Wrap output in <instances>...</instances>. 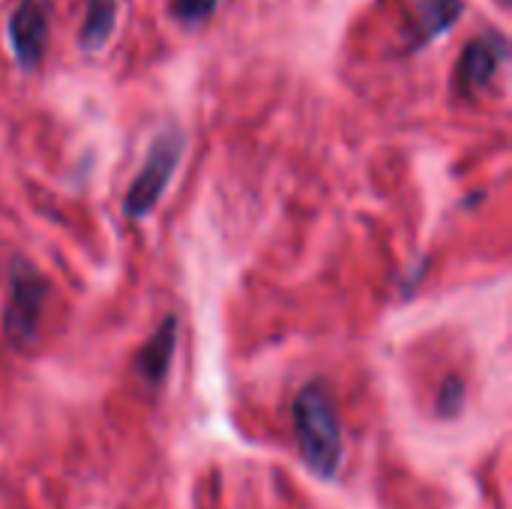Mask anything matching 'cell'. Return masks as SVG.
<instances>
[{
  "mask_svg": "<svg viewBox=\"0 0 512 509\" xmlns=\"http://www.w3.org/2000/svg\"><path fill=\"white\" fill-rule=\"evenodd\" d=\"M291 420H294V438L300 459L309 465L312 474L330 480L342 468V426L336 405L321 381H309L294 405H291Z\"/></svg>",
  "mask_w": 512,
  "mask_h": 509,
  "instance_id": "6da1fadb",
  "label": "cell"
},
{
  "mask_svg": "<svg viewBox=\"0 0 512 509\" xmlns=\"http://www.w3.org/2000/svg\"><path fill=\"white\" fill-rule=\"evenodd\" d=\"M183 147H186V138L177 126H168L153 138L138 177L126 189V198H123L126 219L141 222L147 213H153V207L165 195V189H168V183H171V177L183 159Z\"/></svg>",
  "mask_w": 512,
  "mask_h": 509,
  "instance_id": "7a4b0ae2",
  "label": "cell"
},
{
  "mask_svg": "<svg viewBox=\"0 0 512 509\" xmlns=\"http://www.w3.org/2000/svg\"><path fill=\"white\" fill-rule=\"evenodd\" d=\"M48 282L24 261L9 270V294L3 303V336L15 351H27L39 336V321L48 300Z\"/></svg>",
  "mask_w": 512,
  "mask_h": 509,
  "instance_id": "3957f363",
  "label": "cell"
},
{
  "mask_svg": "<svg viewBox=\"0 0 512 509\" xmlns=\"http://www.w3.org/2000/svg\"><path fill=\"white\" fill-rule=\"evenodd\" d=\"M48 24H51V3L48 0H21L9 15L6 36L15 63L24 72H33L42 63L48 45Z\"/></svg>",
  "mask_w": 512,
  "mask_h": 509,
  "instance_id": "277c9868",
  "label": "cell"
},
{
  "mask_svg": "<svg viewBox=\"0 0 512 509\" xmlns=\"http://www.w3.org/2000/svg\"><path fill=\"white\" fill-rule=\"evenodd\" d=\"M507 60V39L501 33H483L465 45L456 63V84L465 96H477L492 84L501 63Z\"/></svg>",
  "mask_w": 512,
  "mask_h": 509,
  "instance_id": "5b68a950",
  "label": "cell"
},
{
  "mask_svg": "<svg viewBox=\"0 0 512 509\" xmlns=\"http://www.w3.org/2000/svg\"><path fill=\"white\" fill-rule=\"evenodd\" d=\"M174 348H177V318L168 315V318L153 330V336L144 342V348H141L138 357H135V372H138V378H141L147 387H159V384H162V378H165L168 369H171Z\"/></svg>",
  "mask_w": 512,
  "mask_h": 509,
  "instance_id": "8992f818",
  "label": "cell"
},
{
  "mask_svg": "<svg viewBox=\"0 0 512 509\" xmlns=\"http://www.w3.org/2000/svg\"><path fill=\"white\" fill-rule=\"evenodd\" d=\"M465 12V0H420L411 24V51L426 48L438 36H444Z\"/></svg>",
  "mask_w": 512,
  "mask_h": 509,
  "instance_id": "52a82bcc",
  "label": "cell"
},
{
  "mask_svg": "<svg viewBox=\"0 0 512 509\" xmlns=\"http://www.w3.org/2000/svg\"><path fill=\"white\" fill-rule=\"evenodd\" d=\"M117 3L120 0H87V12H84V24L78 33V45L87 54H96L114 30L117 21Z\"/></svg>",
  "mask_w": 512,
  "mask_h": 509,
  "instance_id": "ba28073f",
  "label": "cell"
},
{
  "mask_svg": "<svg viewBox=\"0 0 512 509\" xmlns=\"http://www.w3.org/2000/svg\"><path fill=\"white\" fill-rule=\"evenodd\" d=\"M462 408H465V384H462V378L450 375V378L444 381L441 393H438L435 411H438V417H444V420H456V417L462 414Z\"/></svg>",
  "mask_w": 512,
  "mask_h": 509,
  "instance_id": "9c48e42d",
  "label": "cell"
},
{
  "mask_svg": "<svg viewBox=\"0 0 512 509\" xmlns=\"http://www.w3.org/2000/svg\"><path fill=\"white\" fill-rule=\"evenodd\" d=\"M219 0H174V18L186 27L204 24L213 12H216Z\"/></svg>",
  "mask_w": 512,
  "mask_h": 509,
  "instance_id": "30bf717a",
  "label": "cell"
},
{
  "mask_svg": "<svg viewBox=\"0 0 512 509\" xmlns=\"http://www.w3.org/2000/svg\"><path fill=\"white\" fill-rule=\"evenodd\" d=\"M501 3H507V0H501Z\"/></svg>",
  "mask_w": 512,
  "mask_h": 509,
  "instance_id": "8fae6325",
  "label": "cell"
}]
</instances>
